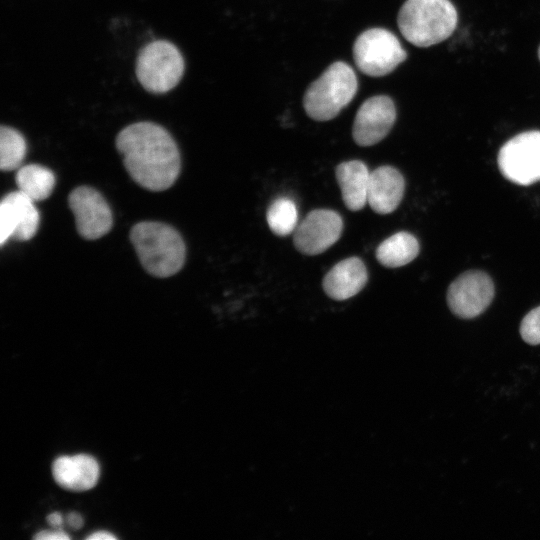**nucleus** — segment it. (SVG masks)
Here are the masks:
<instances>
[{
    "label": "nucleus",
    "mask_w": 540,
    "mask_h": 540,
    "mask_svg": "<svg viewBox=\"0 0 540 540\" xmlns=\"http://www.w3.org/2000/svg\"><path fill=\"white\" fill-rule=\"evenodd\" d=\"M116 147L131 178L151 191L170 188L180 173L177 145L170 133L152 122H137L123 128Z\"/></svg>",
    "instance_id": "obj_1"
},
{
    "label": "nucleus",
    "mask_w": 540,
    "mask_h": 540,
    "mask_svg": "<svg viewBox=\"0 0 540 540\" xmlns=\"http://www.w3.org/2000/svg\"><path fill=\"white\" fill-rule=\"evenodd\" d=\"M130 241L143 268L155 277H170L185 262L186 249L181 235L165 223H137L130 231Z\"/></svg>",
    "instance_id": "obj_2"
},
{
    "label": "nucleus",
    "mask_w": 540,
    "mask_h": 540,
    "mask_svg": "<svg viewBox=\"0 0 540 540\" xmlns=\"http://www.w3.org/2000/svg\"><path fill=\"white\" fill-rule=\"evenodd\" d=\"M457 11L449 0H407L397 24L403 37L417 47H429L447 39L457 25Z\"/></svg>",
    "instance_id": "obj_3"
},
{
    "label": "nucleus",
    "mask_w": 540,
    "mask_h": 540,
    "mask_svg": "<svg viewBox=\"0 0 540 540\" xmlns=\"http://www.w3.org/2000/svg\"><path fill=\"white\" fill-rule=\"evenodd\" d=\"M357 88L354 70L344 62H334L306 90L304 109L316 121L331 120L350 103Z\"/></svg>",
    "instance_id": "obj_4"
},
{
    "label": "nucleus",
    "mask_w": 540,
    "mask_h": 540,
    "mask_svg": "<svg viewBox=\"0 0 540 540\" xmlns=\"http://www.w3.org/2000/svg\"><path fill=\"white\" fill-rule=\"evenodd\" d=\"M135 71L144 89L152 93H165L181 80L184 59L171 42L155 40L139 51Z\"/></svg>",
    "instance_id": "obj_5"
},
{
    "label": "nucleus",
    "mask_w": 540,
    "mask_h": 540,
    "mask_svg": "<svg viewBox=\"0 0 540 540\" xmlns=\"http://www.w3.org/2000/svg\"><path fill=\"white\" fill-rule=\"evenodd\" d=\"M357 68L364 74L380 77L391 73L407 53L398 38L383 28H372L360 34L353 45Z\"/></svg>",
    "instance_id": "obj_6"
},
{
    "label": "nucleus",
    "mask_w": 540,
    "mask_h": 540,
    "mask_svg": "<svg viewBox=\"0 0 540 540\" xmlns=\"http://www.w3.org/2000/svg\"><path fill=\"white\" fill-rule=\"evenodd\" d=\"M501 174L512 183L540 181V131H526L508 140L497 157Z\"/></svg>",
    "instance_id": "obj_7"
},
{
    "label": "nucleus",
    "mask_w": 540,
    "mask_h": 540,
    "mask_svg": "<svg viewBox=\"0 0 540 540\" xmlns=\"http://www.w3.org/2000/svg\"><path fill=\"white\" fill-rule=\"evenodd\" d=\"M495 293L494 284L482 271H467L456 278L447 290V304L453 314L471 319L482 314Z\"/></svg>",
    "instance_id": "obj_8"
},
{
    "label": "nucleus",
    "mask_w": 540,
    "mask_h": 540,
    "mask_svg": "<svg viewBox=\"0 0 540 540\" xmlns=\"http://www.w3.org/2000/svg\"><path fill=\"white\" fill-rule=\"evenodd\" d=\"M79 235L95 240L106 235L112 227L111 209L100 192L89 186L75 188L68 197Z\"/></svg>",
    "instance_id": "obj_9"
},
{
    "label": "nucleus",
    "mask_w": 540,
    "mask_h": 540,
    "mask_svg": "<svg viewBox=\"0 0 540 540\" xmlns=\"http://www.w3.org/2000/svg\"><path fill=\"white\" fill-rule=\"evenodd\" d=\"M342 230L343 221L337 212L316 209L296 227L293 236L294 246L304 255H317L336 243Z\"/></svg>",
    "instance_id": "obj_10"
},
{
    "label": "nucleus",
    "mask_w": 540,
    "mask_h": 540,
    "mask_svg": "<svg viewBox=\"0 0 540 540\" xmlns=\"http://www.w3.org/2000/svg\"><path fill=\"white\" fill-rule=\"evenodd\" d=\"M31 198L21 191L6 194L0 203V243L9 239L27 241L34 237L40 216Z\"/></svg>",
    "instance_id": "obj_11"
},
{
    "label": "nucleus",
    "mask_w": 540,
    "mask_h": 540,
    "mask_svg": "<svg viewBox=\"0 0 540 540\" xmlns=\"http://www.w3.org/2000/svg\"><path fill=\"white\" fill-rule=\"evenodd\" d=\"M396 119L392 99L377 95L366 99L359 107L352 129L354 141L359 146H372L383 140Z\"/></svg>",
    "instance_id": "obj_12"
},
{
    "label": "nucleus",
    "mask_w": 540,
    "mask_h": 540,
    "mask_svg": "<svg viewBox=\"0 0 540 540\" xmlns=\"http://www.w3.org/2000/svg\"><path fill=\"white\" fill-rule=\"evenodd\" d=\"M405 190L402 174L392 166H380L370 173L367 203L378 214H389L399 206Z\"/></svg>",
    "instance_id": "obj_13"
},
{
    "label": "nucleus",
    "mask_w": 540,
    "mask_h": 540,
    "mask_svg": "<svg viewBox=\"0 0 540 540\" xmlns=\"http://www.w3.org/2000/svg\"><path fill=\"white\" fill-rule=\"evenodd\" d=\"M52 474L62 488L86 491L97 484L100 467L97 460L87 454L61 456L53 462Z\"/></svg>",
    "instance_id": "obj_14"
},
{
    "label": "nucleus",
    "mask_w": 540,
    "mask_h": 540,
    "mask_svg": "<svg viewBox=\"0 0 540 540\" xmlns=\"http://www.w3.org/2000/svg\"><path fill=\"white\" fill-rule=\"evenodd\" d=\"M367 280L364 262L358 257H349L338 262L325 275L323 289L334 300H347L359 293Z\"/></svg>",
    "instance_id": "obj_15"
},
{
    "label": "nucleus",
    "mask_w": 540,
    "mask_h": 540,
    "mask_svg": "<svg viewBox=\"0 0 540 540\" xmlns=\"http://www.w3.org/2000/svg\"><path fill=\"white\" fill-rule=\"evenodd\" d=\"M370 173L360 160L340 163L335 171L345 206L351 211H359L367 204Z\"/></svg>",
    "instance_id": "obj_16"
},
{
    "label": "nucleus",
    "mask_w": 540,
    "mask_h": 540,
    "mask_svg": "<svg viewBox=\"0 0 540 540\" xmlns=\"http://www.w3.org/2000/svg\"><path fill=\"white\" fill-rule=\"evenodd\" d=\"M419 253L418 240L408 232H398L385 239L376 249L379 263L389 268L404 266Z\"/></svg>",
    "instance_id": "obj_17"
},
{
    "label": "nucleus",
    "mask_w": 540,
    "mask_h": 540,
    "mask_svg": "<svg viewBox=\"0 0 540 540\" xmlns=\"http://www.w3.org/2000/svg\"><path fill=\"white\" fill-rule=\"evenodd\" d=\"M18 190L33 201L47 199L55 186L53 172L41 165L28 164L21 166L16 173Z\"/></svg>",
    "instance_id": "obj_18"
},
{
    "label": "nucleus",
    "mask_w": 540,
    "mask_h": 540,
    "mask_svg": "<svg viewBox=\"0 0 540 540\" xmlns=\"http://www.w3.org/2000/svg\"><path fill=\"white\" fill-rule=\"evenodd\" d=\"M270 230L277 236H287L297 227L298 211L294 201L287 197H278L271 202L266 212Z\"/></svg>",
    "instance_id": "obj_19"
},
{
    "label": "nucleus",
    "mask_w": 540,
    "mask_h": 540,
    "mask_svg": "<svg viewBox=\"0 0 540 540\" xmlns=\"http://www.w3.org/2000/svg\"><path fill=\"white\" fill-rule=\"evenodd\" d=\"M26 141L16 129L0 128V168L3 171L19 169L26 155Z\"/></svg>",
    "instance_id": "obj_20"
},
{
    "label": "nucleus",
    "mask_w": 540,
    "mask_h": 540,
    "mask_svg": "<svg viewBox=\"0 0 540 540\" xmlns=\"http://www.w3.org/2000/svg\"><path fill=\"white\" fill-rule=\"evenodd\" d=\"M520 335L530 345L540 344V306L532 309L522 319Z\"/></svg>",
    "instance_id": "obj_21"
},
{
    "label": "nucleus",
    "mask_w": 540,
    "mask_h": 540,
    "mask_svg": "<svg viewBox=\"0 0 540 540\" xmlns=\"http://www.w3.org/2000/svg\"><path fill=\"white\" fill-rule=\"evenodd\" d=\"M34 539L37 540H68L70 537L61 529L43 530L38 532Z\"/></svg>",
    "instance_id": "obj_22"
},
{
    "label": "nucleus",
    "mask_w": 540,
    "mask_h": 540,
    "mask_svg": "<svg viewBox=\"0 0 540 540\" xmlns=\"http://www.w3.org/2000/svg\"><path fill=\"white\" fill-rule=\"evenodd\" d=\"M67 520L68 524L74 529H79L83 526V519L81 515L76 512L69 513Z\"/></svg>",
    "instance_id": "obj_23"
},
{
    "label": "nucleus",
    "mask_w": 540,
    "mask_h": 540,
    "mask_svg": "<svg viewBox=\"0 0 540 540\" xmlns=\"http://www.w3.org/2000/svg\"><path fill=\"white\" fill-rule=\"evenodd\" d=\"M115 540L116 536L108 531H97L87 537V540Z\"/></svg>",
    "instance_id": "obj_24"
},
{
    "label": "nucleus",
    "mask_w": 540,
    "mask_h": 540,
    "mask_svg": "<svg viewBox=\"0 0 540 540\" xmlns=\"http://www.w3.org/2000/svg\"><path fill=\"white\" fill-rule=\"evenodd\" d=\"M47 521L52 527L59 528L63 523V518L59 512H53L47 516Z\"/></svg>",
    "instance_id": "obj_25"
},
{
    "label": "nucleus",
    "mask_w": 540,
    "mask_h": 540,
    "mask_svg": "<svg viewBox=\"0 0 540 540\" xmlns=\"http://www.w3.org/2000/svg\"><path fill=\"white\" fill-rule=\"evenodd\" d=\"M538 57H539V60H540V47L538 49Z\"/></svg>",
    "instance_id": "obj_26"
}]
</instances>
